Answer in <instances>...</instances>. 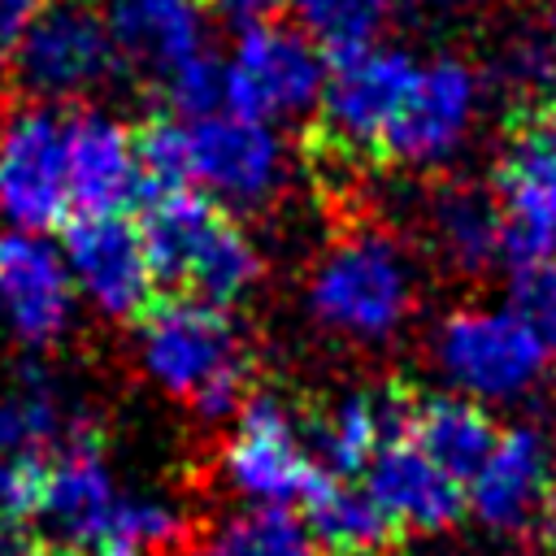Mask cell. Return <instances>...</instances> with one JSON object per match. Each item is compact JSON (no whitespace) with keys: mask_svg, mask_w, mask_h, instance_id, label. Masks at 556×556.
Wrapping results in <instances>:
<instances>
[{"mask_svg":"<svg viewBox=\"0 0 556 556\" xmlns=\"http://www.w3.org/2000/svg\"><path fill=\"white\" fill-rule=\"evenodd\" d=\"M0 222L26 235L74 222L70 109L26 100L0 117Z\"/></svg>","mask_w":556,"mask_h":556,"instance_id":"5b68a950","label":"cell"},{"mask_svg":"<svg viewBox=\"0 0 556 556\" xmlns=\"http://www.w3.org/2000/svg\"><path fill=\"white\" fill-rule=\"evenodd\" d=\"M300 508L317 552H330V556H374L395 534L387 513L374 504V495L356 478L321 473Z\"/></svg>","mask_w":556,"mask_h":556,"instance_id":"7402d4cb","label":"cell"},{"mask_svg":"<svg viewBox=\"0 0 556 556\" xmlns=\"http://www.w3.org/2000/svg\"><path fill=\"white\" fill-rule=\"evenodd\" d=\"M0 313L26 348H52L74 321V282L43 235L0 230Z\"/></svg>","mask_w":556,"mask_h":556,"instance_id":"2e32d148","label":"cell"},{"mask_svg":"<svg viewBox=\"0 0 556 556\" xmlns=\"http://www.w3.org/2000/svg\"><path fill=\"white\" fill-rule=\"evenodd\" d=\"M61 261L70 269L74 295H83L104 317L130 321L156 300V269L143 230L126 213H91L65 222Z\"/></svg>","mask_w":556,"mask_h":556,"instance_id":"7c38bea8","label":"cell"},{"mask_svg":"<svg viewBox=\"0 0 556 556\" xmlns=\"http://www.w3.org/2000/svg\"><path fill=\"white\" fill-rule=\"evenodd\" d=\"M222 478L239 500L261 508L304 504L321 469L313 460V447L295 408L265 391L248 395L222 447Z\"/></svg>","mask_w":556,"mask_h":556,"instance_id":"9c48e42d","label":"cell"},{"mask_svg":"<svg viewBox=\"0 0 556 556\" xmlns=\"http://www.w3.org/2000/svg\"><path fill=\"white\" fill-rule=\"evenodd\" d=\"M417 74V61L400 48H343L326 52V83H321V135L326 148L378 156V143Z\"/></svg>","mask_w":556,"mask_h":556,"instance_id":"8fae6325","label":"cell"},{"mask_svg":"<svg viewBox=\"0 0 556 556\" xmlns=\"http://www.w3.org/2000/svg\"><path fill=\"white\" fill-rule=\"evenodd\" d=\"M117 74L122 56L109 22L87 0H52L48 9H39L13 56V78L26 100L61 109L104 91Z\"/></svg>","mask_w":556,"mask_h":556,"instance_id":"52a82bcc","label":"cell"},{"mask_svg":"<svg viewBox=\"0 0 556 556\" xmlns=\"http://www.w3.org/2000/svg\"><path fill=\"white\" fill-rule=\"evenodd\" d=\"M204 4H213L222 17H230L239 26H256V22H274L282 0H204Z\"/></svg>","mask_w":556,"mask_h":556,"instance_id":"f546056e","label":"cell"},{"mask_svg":"<svg viewBox=\"0 0 556 556\" xmlns=\"http://www.w3.org/2000/svg\"><path fill=\"white\" fill-rule=\"evenodd\" d=\"M182 139H187V187L217 200L230 213L265 208L287 187L291 156L278 126L217 109L208 117L182 122Z\"/></svg>","mask_w":556,"mask_h":556,"instance_id":"ba28073f","label":"cell"},{"mask_svg":"<svg viewBox=\"0 0 556 556\" xmlns=\"http://www.w3.org/2000/svg\"><path fill=\"white\" fill-rule=\"evenodd\" d=\"M304 30L321 43V52H343V48H361L374 43L382 17H387V0H291Z\"/></svg>","mask_w":556,"mask_h":556,"instance_id":"484cf974","label":"cell"},{"mask_svg":"<svg viewBox=\"0 0 556 556\" xmlns=\"http://www.w3.org/2000/svg\"><path fill=\"white\" fill-rule=\"evenodd\" d=\"M539 78L547 83V100L556 104V13L547 17V26H543V43H539Z\"/></svg>","mask_w":556,"mask_h":556,"instance_id":"4dcf8cb0","label":"cell"},{"mask_svg":"<svg viewBox=\"0 0 556 556\" xmlns=\"http://www.w3.org/2000/svg\"><path fill=\"white\" fill-rule=\"evenodd\" d=\"M70 200L74 217L122 213L139 200L135 130L104 109H70Z\"/></svg>","mask_w":556,"mask_h":556,"instance_id":"ffe728a7","label":"cell"},{"mask_svg":"<svg viewBox=\"0 0 556 556\" xmlns=\"http://www.w3.org/2000/svg\"><path fill=\"white\" fill-rule=\"evenodd\" d=\"M135 352L143 374L200 417H235L248 404L252 356L230 308L169 295L152 300L139 317Z\"/></svg>","mask_w":556,"mask_h":556,"instance_id":"6da1fadb","label":"cell"},{"mask_svg":"<svg viewBox=\"0 0 556 556\" xmlns=\"http://www.w3.org/2000/svg\"><path fill=\"white\" fill-rule=\"evenodd\" d=\"M534 530H539V543H543V552H547V556H556V491L547 495V504H543V513H539Z\"/></svg>","mask_w":556,"mask_h":556,"instance_id":"1f68e13d","label":"cell"},{"mask_svg":"<svg viewBox=\"0 0 556 556\" xmlns=\"http://www.w3.org/2000/svg\"><path fill=\"white\" fill-rule=\"evenodd\" d=\"M39 13V0H0V74L13 70V56Z\"/></svg>","mask_w":556,"mask_h":556,"instance_id":"f1b7e54d","label":"cell"},{"mask_svg":"<svg viewBox=\"0 0 556 556\" xmlns=\"http://www.w3.org/2000/svg\"><path fill=\"white\" fill-rule=\"evenodd\" d=\"M500 265L508 274L556 256V104H526L508 117L495 161Z\"/></svg>","mask_w":556,"mask_h":556,"instance_id":"277c9868","label":"cell"},{"mask_svg":"<svg viewBox=\"0 0 556 556\" xmlns=\"http://www.w3.org/2000/svg\"><path fill=\"white\" fill-rule=\"evenodd\" d=\"M117 504H122V491L100 452V434H87V439L70 443L65 452H56L48 465L43 495L35 508V517H39L35 543L43 547V556H48V547L65 552V556H83L109 539Z\"/></svg>","mask_w":556,"mask_h":556,"instance_id":"4fadbf2b","label":"cell"},{"mask_svg":"<svg viewBox=\"0 0 556 556\" xmlns=\"http://www.w3.org/2000/svg\"><path fill=\"white\" fill-rule=\"evenodd\" d=\"M187 539H191V530H187V521H182L174 500L122 491V504L113 513V526H109L104 543H117V547L143 556V552H169V547H178Z\"/></svg>","mask_w":556,"mask_h":556,"instance_id":"d4e9b609","label":"cell"},{"mask_svg":"<svg viewBox=\"0 0 556 556\" xmlns=\"http://www.w3.org/2000/svg\"><path fill=\"white\" fill-rule=\"evenodd\" d=\"M187 556H321L304 517L291 508H235L187 539Z\"/></svg>","mask_w":556,"mask_h":556,"instance_id":"cb8c5ba5","label":"cell"},{"mask_svg":"<svg viewBox=\"0 0 556 556\" xmlns=\"http://www.w3.org/2000/svg\"><path fill=\"white\" fill-rule=\"evenodd\" d=\"M513 313L552 361L556 356V256L513 274Z\"/></svg>","mask_w":556,"mask_h":556,"instance_id":"4316f807","label":"cell"},{"mask_svg":"<svg viewBox=\"0 0 556 556\" xmlns=\"http://www.w3.org/2000/svg\"><path fill=\"white\" fill-rule=\"evenodd\" d=\"M413 304L408 261L400 256L395 239L382 230H352L334 239L308 278V308L321 330L378 343L387 339Z\"/></svg>","mask_w":556,"mask_h":556,"instance_id":"3957f363","label":"cell"},{"mask_svg":"<svg viewBox=\"0 0 556 556\" xmlns=\"http://www.w3.org/2000/svg\"><path fill=\"white\" fill-rule=\"evenodd\" d=\"M326 83V52L308 30L282 22L243 26L222 61L226 109L265 126H282L317 109Z\"/></svg>","mask_w":556,"mask_h":556,"instance_id":"8992f818","label":"cell"},{"mask_svg":"<svg viewBox=\"0 0 556 556\" xmlns=\"http://www.w3.org/2000/svg\"><path fill=\"white\" fill-rule=\"evenodd\" d=\"M413 400L404 387H361L334 400L326 413L304 421L313 460L330 478H361L365 465L395 439L408 434Z\"/></svg>","mask_w":556,"mask_h":556,"instance_id":"e0dca14e","label":"cell"},{"mask_svg":"<svg viewBox=\"0 0 556 556\" xmlns=\"http://www.w3.org/2000/svg\"><path fill=\"white\" fill-rule=\"evenodd\" d=\"M434 356L443 378L478 400V404H508L521 400L547 365V352L521 326L513 308H460L439 326Z\"/></svg>","mask_w":556,"mask_h":556,"instance_id":"30bf717a","label":"cell"},{"mask_svg":"<svg viewBox=\"0 0 556 556\" xmlns=\"http://www.w3.org/2000/svg\"><path fill=\"white\" fill-rule=\"evenodd\" d=\"M408 439L456 482H469L478 465L491 456L500 430L491 413L469 395H426L413 400Z\"/></svg>","mask_w":556,"mask_h":556,"instance_id":"44dd1931","label":"cell"},{"mask_svg":"<svg viewBox=\"0 0 556 556\" xmlns=\"http://www.w3.org/2000/svg\"><path fill=\"white\" fill-rule=\"evenodd\" d=\"M0 556H43V547L30 534L17 530H0Z\"/></svg>","mask_w":556,"mask_h":556,"instance_id":"d6a6232c","label":"cell"},{"mask_svg":"<svg viewBox=\"0 0 556 556\" xmlns=\"http://www.w3.org/2000/svg\"><path fill=\"white\" fill-rule=\"evenodd\" d=\"M556 491V447L534 426H513L495 439L491 456L465 482V508L486 530H530Z\"/></svg>","mask_w":556,"mask_h":556,"instance_id":"9a60e30c","label":"cell"},{"mask_svg":"<svg viewBox=\"0 0 556 556\" xmlns=\"http://www.w3.org/2000/svg\"><path fill=\"white\" fill-rule=\"evenodd\" d=\"M430 230L439 243V256L460 274H482L500 265V208L495 195L447 182L439 187L430 204Z\"/></svg>","mask_w":556,"mask_h":556,"instance_id":"603a6c76","label":"cell"},{"mask_svg":"<svg viewBox=\"0 0 556 556\" xmlns=\"http://www.w3.org/2000/svg\"><path fill=\"white\" fill-rule=\"evenodd\" d=\"M43 478H48V460L0 456V530H17L26 517H35Z\"/></svg>","mask_w":556,"mask_h":556,"instance_id":"83f0119b","label":"cell"},{"mask_svg":"<svg viewBox=\"0 0 556 556\" xmlns=\"http://www.w3.org/2000/svg\"><path fill=\"white\" fill-rule=\"evenodd\" d=\"M143 243L156 282L217 308L239 304L261 278V252L230 208L200 191H169L143 204Z\"/></svg>","mask_w":556,"mask_h":556,"instance_id":"7a4b0ae2","label":"cell"},{"mask_svg":"<svg viewBox=\"0 0 556 556\" xmlns=\"http://www.w3.org/2000/svg\"><path fill=\"white\" fill-rule=\"evenodd\" d=\"M361 486L395 530H447L465 513V482L443 473L408 434L387 443L365 465Z\"/></svg>","mask_w":556,"mask_h":556,"instance_id":"d6986e66","label":"cell"},{"mask_svg":"<svg viewBox=\"0 0 556 556\" xmlns=\"http://www.w3.org/2000/svg\"><path fill=\"white\" fill-rule=\"evenodd\" d=\"M100 13L117 43L122 70H139L156 87L208 52L204 0H109Z\"/></svg>","mask_w":556,"mask_h":556,"instance_id":"ac0fdd59","label":"cell"},{"mask_svg":"<svg viewBox=\"0 0 556 556\" xmlns=\"http://www.w3.org/2000/svg\"><path fill=\"white\" fill-rule=\"evenodd\" d=\"M478 104V78L460 61H430L417 65L378 156L395 165H434L443 161L469 130Z\"/></svg>","mask_w":556,"mask_h":556,"instance_id":"5bb4252c","label":"cell"}]
</instances>
